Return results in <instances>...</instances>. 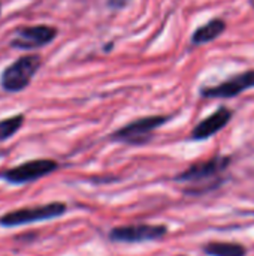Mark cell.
<instances>
[{"mask_svg": "<svg viewBox=\"0 0 254 256\" xmlns=\"http://www.w3.org/2000/svg\"><path fill=\"white\" fill-rule=\"evenodd\" d=\"M231 160L232 159L229 156H214L205 162H198L186 171L180 172L175 177V182L190 184V188L186 189V194L189 195L205 194L220 184L222 180L219 177L228 170Z\"/></svg>", "mask_w": 254, "mask_h": 256, "instance_id": "cell-1", "label": "cell"}, {"mask_svg": "<svg viewBox=\"0 0 254 256\" xmlns=\"http://www.w3.org/2000/svg\"><path fill=\"white\" fill-rule=\"evenodd\" d=\"M67 212V206L64 202H49L43 206L36 207H27V208H18L13 212H9L0 218V225L4 228H15L22 225H30L34 222H43L51 220L63 216Z\"/></svg>", "mask_w": 254, "mask_h": 256, "instance_id": "cell-2", "label": "cell"}, {"mask_svg": "<svg viewBox=\"0 0 254 256\" xmlns=\"http://www.w3.org/2000/svg\"><path fill=\"white\" fill-rule=\"evenodd\" d=\"M171 117L168 116H150L139 118L136 122H132L126 124L124 128L115 130L112 134L114 141L126 142L130 146H142L147 144L153 138V130L163 126Z\"/></svg>", "mask_w": 254, "mask_h": 256, "instance_id": "cell-3", "label": "cell"}, {"mask_svg": "<svg viewBox=\"0 0 254 256\" xmlns=\"http://www.w3.org/2000/svg\"><path fill=\"white\" fill-rule=\"evenodd\" d=\"M40 66V57L39 56H24L18 58L15 63L7 66L0 78L1 86L6 92H21L25 88L34 74L37 72Z\"/></svg>", "mask_w": 254, "mask_h": 256, "instance_id": "cell-4", "label": "cell"}, {"mask_svg": "<svg viewBox=\"0 0 254 256\" xmlns=\"http://www.w3.org/2000/svg\"><path fill=\"white\" fill-rule=\"evenodd\" d=\"M58 168V164L51 159H34L24 162L18 166L0 172V178L10 184H27L42 177L49 176Z\"/></svg>", "mask_w": 254, "mask_h": 256, "instance_id": "cell-5", "label": "cell"}, {"mask_svg": "<svg viewBox=\"0 0 254 256\" xmlns=\"http://www.w3.org/2000/svg\"><path fill=\"white\" fill-rule=\"evenodd\" d=\"M168 234V228L165 225H148V224H138V225H126L117 226L111 230L109 238L114 243H145V242H156L163 238Z\"/></svg>", "mask_w": 254, "mask_h": 256, "instance_id": "cell-6", "label": "cell"}, {"mask_svg": "<svg viewBox=\"0 0 254 256\" xmlns=\"http://www.w3.org/2000/svg\"><path fill=\"white\" fill-rule=\"evenodd\" d=\"M254 88V69L244 70L214 87H204L201 88V94L204 98H223L231 99L237 98L241 93Z\"/></svg>", "mask_w": 254, "mask_h": 256, "instance_id": "cell-7", "label": "cell"}, {"mask_svg": "<svg viewBox=\"0 0 254 256\" xmlns=\"http://www.w3.org/2000/svg\"><path fill=\"white\" fill-rule=\"evenodd\" d=\"M55 34H57V30L49 26L22 27L15 33L10 45L18 50H34V48H40L52 42Z\"/></svg>", "mask_w": 254, "mask_h": 256, "instance_id": "cell-8", "label": "cell"}, {"mask_svg": "<svg viewBox=\"0 0 254 256\" xmlns=\"http://www.w3.org/2000/svg\"><path fill=\"white\" fill-rule=\"evenodd\" d=\"M232 116L234 112L229 108L220 106L216 112H213L211 116L204 118L199 124H196V128L192 130V140L204 141V140L214 136L216 134H219L222 129H225L229 124V122L232 120Z\"/></svg>", "mask_w": 254, "mask_h": 256, "instance_id": "cell-9", "label": "cell"}, {"mask_svg": "<svg viewBox=\"0 0 254 256\" xmlns=\"http://www.w3.org/2000/svg\"><path fill=\"white\" fill-rule=\"evenodd\" d=\"M225 30H226V22L220 18H214L195 30V33L192 34V44L193 45L208 44V42L217 39Z\"/></svg>", "mask_w": 254, "mask_h": 256, "instance_id": "cell-10", "label": "cell"}, {"mask_svg": "<svg viewBox=\"0 0 254 256\" xmlns=\"http://www.w3.org/2000/svg\"><path fill=\"white\" fill-rule=\"evenodd\" d=\"M204 252L208 256H246L247 249L238 243H220L213 242L204 246Z\"/></svg>", "mask_w": 254, "mask_h": 256, "instance_id": "cell-11", "label": "cell"}, {"mask_svg": "<svg viewBox=\"0 0 254 256\" xmlns=\"http://www.w3.org/2000/svg\"><path fill=\"white\" fill-rule=\"evenodd\" d=\"M22 123H24L22 116H13V117L0 120V141H4L10 138L12 135H15L21 129Z\"/></svg>", "mask_w": 254, "mask_h": 256, "instance_id": "cell-12", "label": "cell"}, {"mask_svg": "<svg viewBox=\"0 0 254 256\" xmlns=\"http://www.w3.org/2000/svg\"><path fill=\"white\" fill-rule=\"evenodd\" d=\"M127 3H129V0H109V4L112 8H121V6H124Z\"/></svg>", "mask_w": 254, "mask_h": 256, "instance_id": "cell-13", "label": "cell"}, {"mask_svg": "<svg viewBox=\"0 0 254 256\" xmlns=\"http://www.w3.org/2000/svg\"><path fill=\"white\" fill-rule=\"evenodd\" d=\"M250 4H252V8L254 9V0H250Z\"/></svg>", "mask_w": 254, "mask_h": 256, "instance_id": "cell-14", "label": "cell"}]
</instances>
